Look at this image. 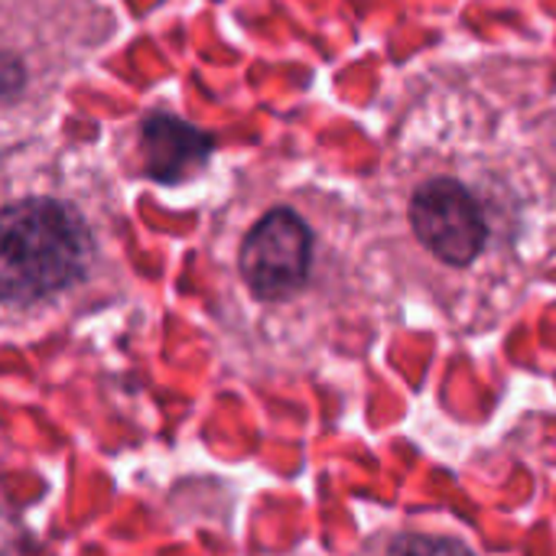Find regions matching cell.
I'll return each instance as SVG.
<instances>
[{"mask_svg": "<svg viewBox=\"0 0 556 556\" xmlns=\"http://www.w3.org/2000/svg\"><path fill=\"white\" fill-rule=\"evenodd\" d=\"M91 261V238L75 208L23 199L0 212V300L39 303L72 287Z\"/></svg>", "mask_w": 556, "mask_h": 556, "instance_id": "obj_1", "label": "cell"}, {"mask_svg": "<svg viewBox=\"0 0 556 556\" xmlns=\"http://www.w3.org/2000/svg\"><path fill=\"white\" fill-rule=\"evenodd\" d=\"M241 277L257 300H287L303 290L313 264V235L290 208L267 212L241 244Z\"/></svg>", "mask_w": 556, "mask_h": 556, "instance_id": "obj_2", "label": "cell"}, {"mask_svg": "<svg viewBox=\"0 0 556 556\" xmlns=\"http://www.w3.org/2000/svg\"><path fill=\"white\" fill-rule=\"evenodd\" d=\"M410 225L420 244L450 267H469L489 241L476 195L456 179H430L410 199Z\"/></svg>", "mask_w": 556, "mask_h": 556, "instance_id": "obj_3", "label": "cell"}, {"mask_svg": "<svg viewBox=\"0 0 556 556\" xmlns=\"http://www.w3.org/2000/svg\"><path fill=\"white\" fill-rule=\"evenodd\" d=\"M140 153H143L147 173L156 182H182L195 169L205 166V160L212 153V137L179 117L153 114L143 124Z\"/></svg>", "mask_w": 556, "mask_h": 556, "instance_id": "obj_4", "label": "cell"}, {"mask_svg": "<svg viewBox=\"0 0 556 556\" xmlns=\"http://www.w3.org/2000/svg\"><path fill=\"white\" fill-rule=\"evenodd\" d=\"M355 556H479L463 538L417 531V528H388L371 534Z\"/></svg>", "mask_w": 556, "mask_h": 556, "instance_id": "obj_5", "label": "cell"}]
</instances>
